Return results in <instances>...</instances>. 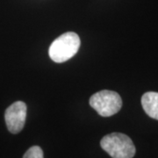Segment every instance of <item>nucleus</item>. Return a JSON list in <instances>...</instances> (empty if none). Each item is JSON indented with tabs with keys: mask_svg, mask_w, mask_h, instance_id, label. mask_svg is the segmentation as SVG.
<instances>
[{
	"mask_svg": "<svg viewBox=\"0 0 158 158\" xmlns=\"http://www.w3.org/2000/svg\"><path fill=\"white\" fill-rule=\"evenodd\" d=\"M100 146L112 158H133L136 152L132 140L121 133H113L104 136Z\"/></svg>",
	"mask_w": 158,
	"mask_h": 158,
	"instance_id": "obj_2",
	"label": "nucleus"
},
{
	"mask_svg": "<svg viewBox=\"0 0 158 158\" xmlns=\"http://www.w3.org/2000/svg\"><path fill=\"white\" fill-rule=\"evenodd\" d=\"M141 105L149 117L158 120V92L148 91L141 97Z\"/></svg>",
	"mask_w": 158,
	"mask_h": 158,
	"instance_id": "obj_5",
	"label": "nucleus"
},
{
	"mask_svg": "<svg viewBox=\"0 0 158 158\" xmlns=\"http://www.w3.org/2000/svg\"><path fill=\"white\" fill-rule=\"evenodd\" d=\"M27 105L22 101L14 102L6 109L5 119L10 133L16 135L23 129L27 118Z\"/></svg>",
	"mask_w": 158,
	"mask_h": 158,
	"instance_id": "obj_4",
	"label": "nucleus"
},
{
	"mask_svg": "<svg viewBox=\"0 0 158 158\" xmlns=\"http://www.w3.org/2000/svg\"><path fill=\"white\" fill-rule=\"evenodd\" d=\"M23 158H44L43 151L39 146H33L25 153Z\"/></svg>",
	"mask_w": 158,
	"mask_h": 158,
	"instance_id": "obj_6",
	"label": "nucleus"
},
{
	"mask_svg": "<svg viewBox=\"0 0 158 158\" xmlns=\"http://www.w3.org/2000/svg\"><path fill=\"white\" fill-rule=\"evenodd\" d=\"M90 105L100 116L110 117L121 109L122 99L117 92L105 90L90 97Z\"/></svg>",
	"mask_w": 158,
	"mask_h": 158,
	"instance_id": "obj_3",
	"label": "nucleus"
},
{
	"mask_svg": "<svg viewBox=\"0 0 158 158\" xmlns=\"http://www.w3.org/2000/svg\"><path fill=\"white\" fill-rule=\"evenodd\" d=\"M80 38L73 32L62 34L53 41L49 48V56L54 62L61 63L69 60L77 53L80 48Z\"/></svg>",
	"mask_w": 158,
	"mask_h": 158,
	"instance_id": "obj_1",
	"label": "nucleus"
}]
</instances>
